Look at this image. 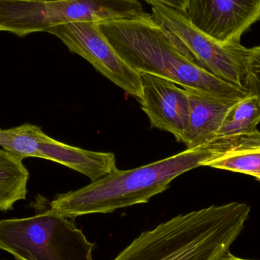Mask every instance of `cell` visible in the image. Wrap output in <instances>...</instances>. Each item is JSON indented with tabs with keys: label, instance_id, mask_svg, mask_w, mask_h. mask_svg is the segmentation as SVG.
<instances>
[{
	"label": "cell",
	"instance_id": "obj_13",
	"mask_svg": "<svg viewBox=\"0 0 260 260\" xmlns=\"http://www.w3.org/2000/svg\"><path fill=\"white\" fill-rule=\"evenodd\" d=\"M29 177L22 157L0 148V211L11 210L16 202L25 200Z\"/></svg>",
	"mask_w": 260,
	"mask_h": 260
},
{
	"label": "cell",
	"instance_id": "obj_17",
	"mask_svg": "<svg viewBox=\"0 0 260 260\" xmlns=\"http://www.w3.org/2000/svg\"><path fill=\"white\" fill-rule=\"evenodd\" d=\"M218 260H250V259H241V258L236 257V256L232 255V253H229V251L226 252L221 258Z\"/></svg>",
	"mask_w": 260,
	"mask_h": 260
},
{
	"label": "cell",
	"instance_id": "obj_2",
	"mask_svg": "<svg viewBox=\"0 0 260 260\" xmlns=\"http://www.w3.org/2000/svg\"><path fill=\"white\" fill-rule=\"evenodd\" d=\"M238 139H217L135 169L118 168L90 184L59 194L50 209L62 216L76 218L91 214H107L134 205L146 203L169 188L179 176L222 155Z\"/></svg>",
	"mask_w": 260,
	"mask_h": 260
},
{
	"label": "cell",
	"instance_id": "obj_11",
	"mask_svg": "<svg viewBox=\"0 0 260 260\" xmlns=\"http://www.w3.org/2000/svg\"><path fill=\"white\" fill-rule=\"evenodd\" d=\"M189 100V120L183 143L196 148L215 140L229 110L238 102L224 100L193 88H185Z\"/></svg>",
	"mask_w": 260,
	"mask_h": 260
},
{
	"label": "cell",
	"instance_id": "obj_10",
	"mask_svg": "<svg viewBox=\"0 0 260 260\" xmlns=\"http://www.w3.org/2000/svg\"><path fill=\"white\" fill-rule=\"evenodd\" d=\"M142 96L139 99L151 128L171 133L183 143L189 120V100L184 88L165 78L140 73Z\"/></svg>",
	"mask_w": 260,
	"mask_h": 260
},
{
	"label": "cell",
	"instance_id": "obj_5",
	"mask_svg": "<svg viewBox=\"0 0 260 260\" xmlns=\"http://www.w3.org/2000/svg\"><path fill=\"white\" fill-rule=\"evenodd\" d=\"M143 12L139 0H0V32L25 37L59 24L102 22Z\"/></svg>",
	"mask_w": 260,
	"mask_h": 260
},
{
	"label": "cell",
	"instance_id": "obj_15",
	"mask_svg": "<svg viewBox=\"0 0 260 260\" xmlns=\"http://www.w3.org/2000/svg\"><path fill=\"white\" fill-rule=\"evenodd\" d=\"M246 88L260 102V46L250 48L246 72Z\"/></svg>",
	"mask_w": 260,
	"mask_h": 260
},
{
	"label": "cell",
	"instance_id": "obj_1",
	"mask_svg": "<svg viewBox=\"0 0 260 260\" xmlns=\"http://www.w3.org/2000/svg\"><path fill=\"white\" fill-rule=\"evenodd\" d=\"M99 27L120 57L139 73H148L224 100L238 102L250 94L197 63L189 50L152 14L99 22Z\"/></svg>",
	"mask_w": 260,
	"mask_h": 260
},
{
	"label": "cell",
	"instance_id": "obj_14",
	"mask_svg": "<svg viewBox=\"0 0 260 260\" xmlns=\"http://www.w3.org/2000/svg\"><path fill=\"white\" fill-rule=\"evenodd\" d=\"M260 123V102L250 94L238 101L228 111L215 135L217 139H238L257 133Z\"/></svg>",
	"mask_w": 260,
	"mask_h": 260
},
{
	"label": "cell",
	"instance_id": "obj_12",
	"mask_svg": "<svg viewBox=\"0 0 260 260\" xmlns=\"http://www.w3.org/2000/svg\"><path fill=\"white\" fill-rule=\"evenodd\" d=\"M203 167L241 173L260 181V133L238 138L236 145Z\"/></svg>",
	"mask_w": 260,
	"mask_h": 260
},
{
	"label": "cell",
	"instance_id": "obj_4",
	"mask_svg": "<svg viewBox=\"0 0 260 260\" xmlns=\"http://www.w3.org/2000/svg\"><path fill=\"white\" fill-rule=\"evenodd\" d=\"M39 203L33 216L0 221V250L17 260H94V244L82 231Z\"/></svg>",
	"mask_w": 260,
	"mask_h": 260
},
{
	"label": "cell",
	"instance_id": "obj_7",
	"mask_svg": "<svg viewBox=\"0 0 260 260\" xmlns=\"http://www.w3.org/2000/svg\"><path fill=\"white\" fill-rule=\"evenodd\" d=\"M0 147L23 159L41 157L61 164L88 177L99 180L117 169L112 152L89 151L52 139L40 126L25 123L0 129Z\"/></svg>",
	"mask_w": 260,
	"mask_h": 260
},
{
	"label": "cell",
	"instance_id": "obj_3",
	"mask_svg": "<svg viewBox=\"0 0 260 260\" xmlns=\"http://www.w3.org/2000/svg\"><path fill=\"white\" fill-rule=\"evenodd\" d=\"M250 212L248 205L234 202L177 215L141 234L114 260H218Z\"/></svg>",
	"mask_w": 260,
	"mask_h": 260
},
{
	"label": "cell",
	"instance_id": "obj_8",
	"mask_svg": "<svg viewBox=\"0 0 260 260\" xmlns=\"http://www.w3.org/2000/svg\"><path fill=\"white\" fill-rule=\"evenodd\" d=\"M47 33L57 37L70 51L86 59L98 72L138 99L142 96L140 73L130 67L114 50L99 27V22L59 24Z\"/></svg>",
	"mask_w": 260,
	"mask_h": 260
},
{
	"label": "cell",
	"instance_id": "obj_9",
	"mask_svg": "<svg viewBox=\"0 0 260 260\" xmlns=\"http://www.w3.org/2000/svg\"><path fill=\"white\" fill-rule=\"evenodd\" d=\"M186 15L211 38L241 43L242 35L260 21V0H189Z\"/></svg>",
	"mask_w": 260,
	"mask_h": 260
},
{
	"label": "cell",
	"instance_id": "obj_16",
	"mask_svg": "<svg viewBox=\"0 0 260 260\" xmlns=\"http://www.w3.org/2000/svg\"><path fill=\"white\" fill-rule=\"evenodd\" d=\"M143 1L151 6L154 4H162L186 13L189 0H143Z\"/></svg>",
	"mask_w": 260,
	"mask_h": 260
},
{
	"label": "cell",
	"instance_id": "obj_6",
	"mask_svg": "<svg viewBox=\"0 0 260 260\" xmlns=\"http://www.w3.org/2000/svg\"><path fill=\"white\" fill-rule=\"evenodd\" d=\"M152 15L183 44L197 63L216 77L246 88V72L250 48L241 43L221 42L192 25L185 12L162 4L151 6Z\"/></svg>",
	"mask_w": 260,
	"mask_h": 260
}]
</instances>
